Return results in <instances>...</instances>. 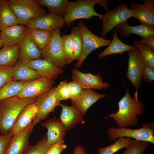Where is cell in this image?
<instances>
[{
	"label": "cell",
	"mask_w": 154,
	"mask_h": 154,
	"mask_svg": "<svg viewBox=\"0 0 154 154\" xmlns=\"http://www.w3.org/2000/svg\"><path fill=\"white\" fill-rule=\"evenodd\" d=\"M126 94L118 102V110L115 113H110L108 118H112L118 127L128 128L136 126L139 121L137 116L145 113L144 105L138 98V92L135 91L132 97L129 90L125 86Z\"/></svg>",
	"instance_id": "6da1fadb"
},
{
	"label": "cell",
	"mask_w": 154,
	"mask_h": 154,
	"mask_svg": "<svg viewBox=\"0 0 154 154\" xmlns=\"http://www.w3.org/2000/svg\"><path fill=\"white\" fill-rule=\"evenodd\" d=\"M36 98L25 99L16 96L0 101V133H10L18 116L28 105L35 101Z\"/></svg>",
	"instance_id": "7a4b0ae2"
},
{
	"label": "cell",
	"mask_w": 154,
	"mask_h": 154,
	"mask_svg": "<svg viewBox=\"0 0 154 154\" xmlns=\"http://www.w3.org/2000/svg\"><path fill=\"white\" fill-rule=\"evenodd\" d=\"M110 0H78L75 2L68 1L63 17L65 23L70 26L74 21L80 19H89L94 16L101 19L102 14L97 13L94 9L96 4H98L105 9L106 12L109 11L108 5Z\"/></svg>",
	"instance_id": "3957f363"
},
{
	"label": "cell",
	"mask_w": 154,
	"mask_h": 154,
	"mask_svg": "<svg viewBox=\"0 0 154 154\" xmlns=\"http://www.w3.org/2000/svg\"><path fill=\"white\" fill-rule=\"evenodd\" d=\"M107 134L109 139L114 141L119 137H128L154 144V123H144L142 127L135 129L110 126L108 129Z\"/></svg>",
	"instance_id": "277c9868"
},
{
	"label": "cell",
	"mask_w": 154,
	"mask_h": 154,
	"mask_svg": "<svg viewBox=\"0 0 154 154\" xmlns=\"http://www.w3.org/2000/svg\"><path fill=\"white\" fill-rule=\"evenodd\" d=\"M18 19L19 24L25 25L29 20L47 15L37 0H5Z\"/></svg>",
	"instance_id": "5b68a950"
},
{
	"label": "cell",
	"mask_w": 154,
	"mask_h": 154,
	"mask_svg": "<svg viewBox=\"0 0 154 154\" xmlns=\"http://www.w3.org/2000/svg\"><path fill=\"white\" fill-rule=\"evenodd\" d=\"M52 37L46 46L40 50L42 59L48 60L57 67L65 68L67 65L62 45L60 28L51 31Z\"/></svg>",
	"instance_id": "8992f818"
},
{
	"label": "cell",
	"mask_w": 154,
	"mask_h": 154,
	"mask_svg": "<svg viewBox=\"0 0 154 154\" xmlns=\"http://www.w3.org/2000/svg\"><path fill=\"white\" fill-rule=\"evenodd\" d=\"M77 27L82 37L83 47L80 56L75 64L76 67L80 68L84 60L91 52L99 47L108 46L112 40L106 39L92 33L82 21L79 22Z\"/></svg>",
	"instance_id": "52a82bcc"
},
{
	"label": "cell",
	"mask_w": 154,
	"mask_h": 154,
	"mask_svg": "<svg viewBox=\"0 0 154 154\" xmlns=\"http://www.w3.org/2000/svg\"><path fill=\"white\" fill-rule=\"evenodd\" d=\"M133 17L132 12L125 3L120 4L112 10L102 14L100 19L102 21L101 37L104 38L107 34L114 28Z\"/></svg>",
	"instance_id": "ba28073f"
},
{
	"label": "cell",
	"mask_w": 154,
	"mask_h": 154,
	"mask_svg": "<svg viewBox=\"0 0 154 154\" xmlns=\"http://www.w3.org/2000/svg\"><path fill=\"white\" fill-rule=\"evenodd\" d=\"M56 93V86L48 91L36 97L35 102L38 112L37 116L32 122L34 126L41 120L45 119L55 108L62 104Z\"/></svg>",
	"instance_id": "9c48e42d"
},
{
	"label": "cell",
	"mask_w": 154,
	"mask_h": 154,
	"mask_svg": "<svg viewBox=\"0 0 154 154\" xmlns=\"http://www.w3.org/2000/svg\"><path fill=\"white\" fill-rule=\"evenodd\" d=\"M129 59L126 76L137 91L141 85L143 72L146 66L137 48L128 51Z\"/></svg>",
	"instance_id": "30bf717a"
},
{
	"label": "cell",
	"mask_w": 154,
	"mask_h": 154,
	"mask_svg": "<svg viewBox=\"0 0 154 154\" xmlns=\"http://www.w3.org/2000/svg\"><path fill=\"white\" fill-rule=\"evenodd\" d=\"M54 84V80L42 77L26 82L16 96L21 99L36 98L51 90Z\"/></svg>",
	"instance_id": "8fae6325"
},
{
	"label": "cell",
	"mask_w": 154,
	"mask_h": 154,
	"mask_svg": "<svg viewBox=\"0 0 154 154\" xmlns=\"http://www.w3.org/2000/svg\"><path fill=\"white\" fill-rule=\"evenodd\" d=\"M72 80L78 84L83 89L103 90L108 88L110 84L104 82L99 73L94 74L84 73L74 68L72 72Z\"/></svg>",
	"instance_id": "7c38bea8"
},
{
	"label": "cell",
	"mask_w": 154,
	"mask_h": 154,
	"mask_svg": "<svg viewBox=\"0 0 154 154\" xmlns=\"http://www.w3.org/2000/svg\"><path fill=\"white\" fill-rule=\"evenodd\" d=\"M23 61L29 67L37 71L42 77L54 80L64 72L62 68L44 59Z\"/></svg>",
	"instance_id": "4fadbf2b"
},
{
	"label": "cell",
	"mask_w": 154,
	"mask_h": 154,
	"mask_svg": "<svg viewBox=\"0 0 154 154\" xmlns=\"http://www.w3.org/2000/svg\"><path fill=\"white\" fill-rule=\"evenodd\" d=\"M63 17L56 14H48L28 21L25 25L27 29H39L51 32L64 25Z\"/></svg>",
	"instance_id": "5bb4252c"
},
{
	"label": "cell",
	"mask_w": 154,
	"mask_h": 154,
	"mask_svg": "<svg viewBox=\"0 0 154 154\" xmlns=\"http://www.w3.org/2000/svg\"><path fill=\"white\" fill-rule=\"evenodd\" d=\"M143 4L131 3L129 8L131 11L133 17L141 23L154 26V1L145 0Z\"/></svg>",
	"instance_id": "9a60e30c"
},
{
	"label": "cell",
	"mask_w": 154,
	"mask_h": 154,
	"mask_svg": "<svg viewBox=\"0 0 154 154\" xmlns=\"http://www.w3.org/2000/svg\"><path fill=\"white\" fill-rule=\"evenodd\" d=\"M38 109L35 101L27 106L21 112L11 128L10 133L13 136L31 125L37 116Z\"/></svg>",
	"instance_id": "2e32d148"
},
{
	"label": "cell",
	"mask_w": 154,
	"mask_h": 154,
	"mask_svg": "<svg viewBox=\"0 0 154 154\" xmlns=\"http://www.w3.org/2000/svg\"><path fill=\"white\" fill-rule=\"evenodd\" d=\"M34 127L32 123L12 136L8 143L5 154H22L29 146L30 136Z\"/></svg>",
	"instance_id": "e0dca14e"
},
{
	"label": "cell",
	"mask_w": 154,
	"mask_h": 154,
	"mask_svg": "<svg viewBox=\"0 0 154 154\" xmlns=\"http://www.w3.org/2000/svg\"><path fill=\"white\" fill-rule=\"evenodd\" d=\"M27 31L25 26L18 24L1 30L0 39L3 47H11L19 44L24 38Z\"/></svg>",
	"instance_id": "ac0fdd59"
},
{
	"label": "cell",
	"mask_w": 154,
	"mask_h": 154,
	"mask_svg": "<svg viewBox=\"0 0 154 154\" xmlns=\"http://www.w3.org/2000/svg\"><path fill=\"white\" fill-rule=\"evenodd\" d=\"M106 97L104 94L99 93L91 89H83L81 94L76 98L70 99L72 105L85 115L90 107L98 100Z\"/></svg>",
	"instance_id": "d6986e66"
},
{
	"label": "cell",
	"mask_w": 154,
	"mask_h": 154,
	"mask_svg": "<svg viewBox=\"0 0 154 154\" xmlns=\"http://www.w3.org/2000/svg\"><path fill=\"white\" fill-rule=\"evenodd\" d=\"M115 27L120 36L123 37H129L133 34L144 38L154 37V26L145 24L133 26L129 25L125 22L118 25Z\"/></svg>",
	"instance_id": "ffe728a7"
},
{
	"label": "cell",
	"mask_w": 154,
	"mask_h": 154,
	"mask_svg": "<svg viewBox=\"0 0 154 154\" xmlns=\"http://www.w3.org/2000/svg\"><path fill=\"white\" fill-rule=\"evenodd\" d=\"M41 125L47 129V143L49 145L64 140L66 131L60 118L54 117L42 123Z\"/></svg>",
	"instance_id": "44dd1931"
},
{
	"label": "cell",
	"mask_w": 154,
	"mask_h": 154,
	"mask_svg": "<svg viewBox=\"0 0 154 154\" xmlns=\"http://www.w3.org/2000/svg\"><path fill=\"white\" fill-rule=\"evenodd\" d=\"M62 110L60 119L66 131H68L79 123L83 122V115L79 110L73 105H61Z\"/></svg>",
	"instance_id": "7402d4cb"
},
{
	"label": "cell",
	"mask_w": 154,
	"mask_h": 154,
	"mask_svg": "<svg viewBox=\"0 0 154 154\" xmlns=\"http://www.w3.org/2000/svg\"><path fill=\"white\" fill-rule=\"evenodd\" d=\"M19 45L20 51L18 60L42 59L40 50L32 41L27 32Z\"/></svg>",
	"instance_id": "603a6c76"
},
{
	"label": "cell",
	"mask_w": 154,
	"mask_h": 154,
	"mask_svg": "<svg viewBox=\"0 0 154 154\" xmlns=\"http://www.w3.org/2000/svg\"><path fill=\"white\" fill-rule=\"evenodd\" d=\"M41 77L37 71L29 67L23 61L18 60L13 66V81L26 82Z\"/></svg>",
	"instance_id": "cb8c5ba5"
},
{
	"label": "cell",
	"mask_w": 154,
	"mask_h": 154,
	"mask_svg": "<svg viewBox=\"0 0 154 154\" xmlns=\"http://www.w3.org/2000/svg\"><path fill=\"white\" fill-rule=\"evenodd\" d=\"M113 38L108 46L98 55L99 59L109 55L114 54H122L126 51H128L136 47L133 46L126 44L119 38L117 32L113 30L112 31Z\"/></svg>",
	"instance_id": "d4e9b609"
},
{
	"label": "cell",
	"mask_w": 154,
	"mask_h": 154,
	"mask_svg": "<svg viewBox=\"0 0 154 154\" xmlns=\"http://www.w3.org/2000/svg\"><path fill=\"white\" fill-rule=\"evenodd\" d=\"M19 24V21L14 11L5 2L0 0V30Z\"/></svg>",
	"instance_id": "484cf974"
},
{
	"label": "cell",
	"mask_w": 154,
	"mask_h": 154,
	"mask_svg": "<svg viewBox=\"0 0 154 154\" xmlns=\"http://www.w3.org/2000/svg\"><path fill=\"white\" fill-rule=\"evenodd\" d=\"M19 51V44L3 47L0 49V66H14L18 61Z\"/></svg>",
	"instance_id": "4316f807"
},
{
	"label": "cell",
	"mask_w": 154,
	"mask_h": 154,
	"mask_svg": "<svg viewBox=\"0 0 154 154\" xmlns=\"http://www.w3.org/2000/svg\"><path fill=\"white\" fill-rule=\"evenodd\" d=\"M27 32L32 41L40 50L46 46L51 38V32L46 30L31 28L27 29Z\"/></svg>",
	"instance_id": "83f0119b"
},
{
	"label": "cell",
	"mask_w": 154,
	"mask_h": 154,
	"mask_svg": "<svg viewBox=\"0 0 154 154\" xmlns=\"http://www.w3.org/2000/svg\"><path fill=\"white\" fill-rule=\"evenodd\" d=\"M40 6L46 7L49 14H56L63 17L68 1L67 0H37Z\"/></svg>",
	"instance_id": "f1b7e54d"
},
{
	"label": "cell",
	"mask_w": 154,
	"mask_h": 154,
	"mask_svg": "<svg viewBox=\"0 0 154 154\" xmlns=\"http://www.w3.org/2000/svg\"><path fill=\"white\" fill-rule=\"evenodd\" d=\"M25 82L11 81L0 88V101L16 96L22 89Z\"/></svg>",
	"instance_id": "f546056e"
},
{
	"label": "cell",
	"mask_w": 154,
	"mask_h": 154,
	"mask_svg": "<svg viewBox=\"0 0 154 154\" xmlns=\"http://www.w3.org/2000/svg\"><path fill=\"white\" fill-rule=\"evenodd\" d=\"M132 139L128 137H119L113 144L104 147H100L98 150V153L114 154L121 149L127 147L131 143Z\"/></svg>",
	"instance_id": "4dcf8cb0"
},
{
	"label": "cell",
	"mask_w": 154,
	"mask_h": 154,
	"mask_svg": "<svg viewBox=\"0 0 154 154\" xmlns=\"http://www.w3.org/2000/svg\"><path fill=\"white\" fill-rule=\"evenodd\" d=\"M133 46L139 50L141 58L146 66L154 68V52L138 40L133 43Z\"/></svg>",
	"instance_id": "1f68e13d"
},
{
	"label": "cell",
	"mask_w": 154,
	"mask_h": 154,
	"mask_svg": "<svg viewBox=\"0 0 154 154\" xmlns=\"http://www.w3.org/2000/svg\"><path fill=\"white\" fill-rule=\"evenodd\" d=\"M74 50V60L78 61L81 54L83 47L82 35L77 27L72 28L71 33Z\"/></svg>",
	"instance_id": "d6a6232c"
},
{
	"label": "cell",
	"mask_w": 154,
	"mask_h": 154,
	"mask_svg": "<svg viewBox=\"0 0 154 154\" xmlns=\"http://www.w3.org/2000/svg\"><path fill=\"white\" fill-rule=\"evenodd\" d=\"M61 38L67 65L74 60V50L71 35L63 34Z\"/></svg>",
	"instance_id": "836d02e7"
},
{
	"label": "cell",
	"mask_w": 154,
	"mask_h": 154,
	"mask_svg": "<svg viewBox=\"0 0 154 154\" xmlns=\"http://www.w3.org/2000/svg\"><path fill=\"white\" fill-rule=\"evenodd\" d=\"M149 145L148 142L133 139L123 154H143Z\"/></svg>",
	"instance_id": "e575fe53"
},
{
	"label": "cell",
	"mask_w": 154,
	"mask_h": 154,
	"mask_svg": "<svg viewBox=\"0 0 154 154\" xmlns=\"http://www.w3.org/2000/svg\"><path fill=\"white\" fill-rule=\"evenodd\" d=\"M50 145L47 143L46 134L36 144L29 146L22 154H45Z\"/></svg>",
	"instance_id": "d590c367"
},
{
	"label": "cell",
	"mask_w": 154,
	"mask_h": 154,
	"mask_svg": "<svg viewBox=\"0 0 154 154\" xmlns=\"http://www.w3.org/2000/svg\"><path fill=\"white\" fill-rule=\"evenodd\" d=\"M56 93L58 98L61 101L70 99V91L66 80L61 82L56 86Z\"/></svg>",
	"instance_id": "8d00e7d4"
},
{
	"label": "cell",
	"mask_w": 154,
	"mask_h": 154,
	"mask_svg": "<svg viewBox=\"0 0 154 154\" xmlns=\"http://www.w3.org/2000/svg\"><path fill=\"white\" fill-rule=\"evenodd\" d=\"M13 66H0V88L12 80Z\"/></svg>",
	"instance_id": "74e56055"
},
{
	"label": "cell",
	"mask_w": 154,
	"mask_h": 154,
	"mask_svg": "<svg viewBox=\"0 0 154 154\" xmlns=\"http://www.w3.org/2000/svg\"><path fill=\"white\" fill-rule=\"evenodd\" d=\"M67 145L64 144V140L50 145L45 154H60L65 149Z\"/></svg>",
	"instance_id": "f35d334b"
},
{
	"label": "cell",
	"mask_w": 154,
	"mask_h": 154,
	"mask_svg": "<svg viewBox=\"0 0 154 154\" xmlns=\"http://www.w3.org/2000/svg\"><path fill=\"white\" fill-rule=\"evenodd\" d=\"M68 83L71 94L70 99L76 98L81 94L83 89L76 82L72 80Z\"/></svg>",
	"instance_id": "ab89813d"
},
{
	"label": "cell",
	"mask_w": 154,
	"mask_h": 154,
	"mask_svg": "<svg viewBox=\"0 0 154 154\" xmlns=\"http://www.w3.org/2000/svg\"><path fill=\"white\" fill-rule=\"evenodd\" d=\"M142 79L148 83H150L153 81L154 68L145 66L143 70Z\"/></svg>",
	"instance_id": "60d3db41"
},
{
	"label": "cell",
	"mask_w": 154,
	"mask_h": 154,
	"mask_svg": "<svg viewBox=\"0 0 154 154\" xmlns=\"http://www.w3.org/2000/svg\"><path fill=\"white\" fill-rule=\"evenodd\" d=\"M12 136L10 133L0 135V154H5L8 143Z\"/></svg>",
	"instance_id": "b9f144b4"
},
{
	"label": "cell",
	"mask_w": 154,
	"mask_h": 154,
	"mask_svg": "<svg viewBox=\"0 0 154 154\" xmlns=\"http://www.w3.org/2000/svg\"><path fill=\"white\" fill-rule=\"evenodd\" d=\"M139 42L143 44L154 51V37L148 38H141Z\"/></svg>",
	"instance_id": "7bdbcfd3"
},
{
	"label": "cell",
	"mask_w": 154,
	"mask_h": 154,
	"mask_svg": "<svg viewBox=\"0 0 154 154\" xmlns=\"http://www.w3.org/2000/svg\"><path fill=\"white\" fill-rule=\"evenodd\" d=\"M86 149L84 147L78 145L74 148L73 154H86Z\"/></svg>",
	"instance_id": "ee69618b"
},
{
	"label": "cell",
	"mask_w": 154,
	"mask_h": 154,
	"mask_svg": "<svg viewBox=\"0 0 154 154\" xmlns=\"http://www.w3.org/2000/svg\"><path fill=\"white\" fill-rule=\"evenodd\" d=\"M2 47H3V44L1 40L0 39V48Z\"/></svg>",
	"instance_id": "f6af8a7d"
},
{
	"label": "cell",
	"mask_w": 154,
	"mask_h": 154,
	"mask_svg": "<svg viewBox=\"0 0 154 154\" xmlns=\"http://www.w3.org/2000/svg\"><path fill=\"white\" fill-rule=\"evenodd\" d=\"M1 30H0V35H1Z\"/></svg>",
	"instance_id": "bcb514c9"
},
{
	"label": "cell",
	"mask_w": 154,
	"mask_h": 154,
	"mask_svg": "<svg viewBox=\"0 0 154 154\" xmlns=\"http://www.w3.org/2000/svg\"><path fill=\"white\" fill-rule=\"evenodd\" d=\"M60 154H61V153Z\"/></svg>",
	"instance_id": "7dc6e473"
}]
</instances>
